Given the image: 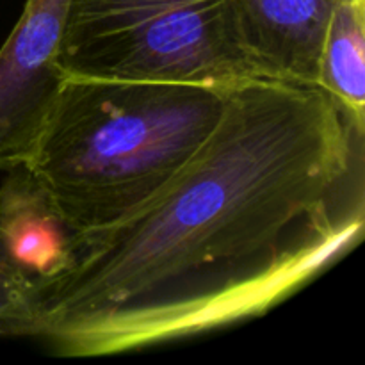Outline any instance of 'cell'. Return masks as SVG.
Masks as SVG:
<instances>
[{"label":"cell","mask_w":365,"mask_h":365,"mask_svg":"<svg viewBox=\"0 0 365 365\" xmlns=\"http://www.w3.org/2000/svg\"><path fill=\"white\" fill-rule=\"evenodd\" d=\"M57 64L64 77L107 81L257 78L227 0H68Z\"/></svg>","instance_id":"obj_3"},{"label":"cell","mask_w":365,"mask_h":365,"mask_svg":"<svg viewBox=\"0 0 365 365\" xmlns=\"http://www.w3.org/2000/svg\"><path fill=\"white\" fill-rule=\"evenodd\" d=\"M228 89L66 77L24 168L78 237L114 227L189 166Z\"/></svg>","instance_id":"obj_2"},{"label":"cell","mask_w":365,"mask_h":365,"mask_svg":"<svg viewBox=\"0 0 365 365\" xmlns=\"http://www.w3.org/2000/svg\"><path fill=\"white\" fill-rule=\"evenodd\" d=\"M39 287L14 260L2 225L0 196V337H38Z\"/></svg>","instance_id":"obj_8"},{"label":"cell","mask_w":365,"mask_h":365,"mask_svg":"<svg viewBox=\"0 0 365 365\" xmlns=\"http://www.w3.org/2000/svg\"><path fill=\"white\" fill-rule=\"evenodd\" d=\"M68 0H27L0 48V170L25 166L57 98Z\"/></svg>","instance_id":"obj_4"},{"label":"cell","mask_w":365,"mask_h":365,"mask_svg":"<svg viewBox=\"0 0 365 365\" xmlns=\"http://www.w3.org/2000/svg\"><path fill=\"white\" fill-rule=\"evenodd\" d=\"M365 127L316 84L250 78L145 209L81 235L38 337L96 359L260 316L360 239Z\"/></svg>","instance_id":"obj_1"},{"label":"cell","mask_w":365,"mask_h":365,"mask_svg":"<svg viewBox=\"0 0 365 365\" xmlns=\"http://www.w3.org/2000/svg\"><path fill=\"white\" fill-rule=\"evenodd\" d=\"M9 171L0 185L4 234L14 260L41 289L68 269L78 235L24 166Z\"/></svg>","instance_id":"obj_6"},{"label":"cell","mask_w":365,"mask_h":365,"mask_svg":"<svg viewBox=\"0 0 365 365\" xmlns=\"http://www.w3.org/2000/svg\"><path fill=\"white\" fill-rule=\"evenodd\" d=\"M365 0H341L324 36L317 86L365 127Z\"/></svg>","instance_id":"obj_7"},{"label":"cell","mask_w":365,"mask_h":365,"mask_svg":"<svg viewBox=\"0 0 365 365\" xmlns=\"http://www.w3.org/2000/svg\"><path fill=\"white\" fill-rule=\"evenodd\" d=\"M257 78L316 84L324 36L341 0H227Z\"/></svg>","instance_id":"obj_5"}]
</instances>
